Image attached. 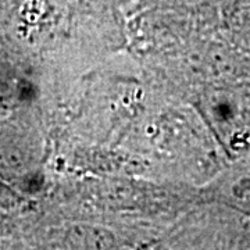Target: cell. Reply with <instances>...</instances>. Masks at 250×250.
<instances>
[{
    "instance_id": "obj_4",
    "label": "cell",
    "mask_w": 250,
    "mask_h": 250,
    "mask_svg": "<svg viewBox=\"0 0 250 250\" xmlns=\"http://www.w3.org/2000/svg\"><path fill=\"white\" fill-rule=\"evenodd\" d=\"M111 1L123 11V14L126 18L128 16H131L132 13H135L136 10H139L145 4H147L150 0H111Z\"/></svg>"
},
{
    "instance_id": "obj_2",
    "label": "cell",
    "mask_w": 250,
    "mask_h": 250,
    "mask_svg": "<svg viewBox=\"0 0 250 250\" xmlns=\"http://www.w3.org/2000/svg\"><path fill=\"white\" fill-rule=\"evenodd\" d=\"M46 227L45 245L60 249H126L132 238L106 221L93 218H62Z\"/></svg>"
},
{
    "instance_id": "obj_1",
    "label": "cell",
    "mask_w": 250,
    "mask_h": 250,
    "mask_svg": "<svg viewBox=\"0 0 250 250\" xmlns=\"http://www.w3.org/2000/svg\"><path fill=\"white\" fill-rule=\"evenodd\" d=\"M0 31L62 80L128 50L126 18L111 0H0Z\"/></svg>"
},
{
    "instance_id": "obj_3",
    "label": "cell",
    "mask_w": 250,
    "mask_h": 250,
    "mask_svg": "<svg viewBox=\"0 0 250 250\" xmlns=\"http://www.w3.org/2000/svg\"><path fill=\"white\" fill-rule=\"evenodd\" d=\"M217 4L224 34L250 49V0H217Z\"/></svg>"
}]
</instances>
